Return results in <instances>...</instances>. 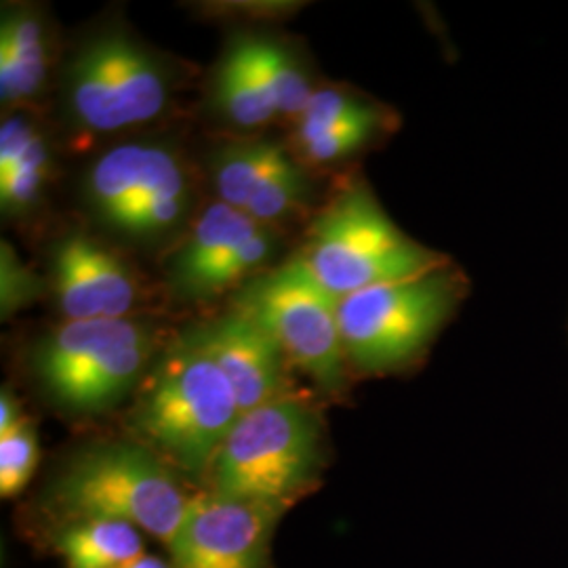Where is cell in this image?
<instances>
[{"label": "cell", "mask_w": 568, "mask_h": 568, "mask_svg": "<svg viewBox=\"0 0 568 568\" xmlns=\"http://www.w3.org/2000/svg\"><path fill=\"white\" fill-rule=\"evenodd\" d=\"M194 495L185 478L135 438H103L70 450L39 493L47 530L74 520H121L171 544Z\"/></svg>", "instance_id": "1"}, {"label": "cell", "mask_w": 568, "mask_h": 568, "mask_svg": "<svg viewBox=\"0 0 568 568\" xmlns=\"http://www.w3.org/2000/svg\"><path fill=\"white\" fill-rule=\"evenodd\" d=\"M241 415L224 371L182 331L163 345L143 375L131 398L129 429L131 438L204 490L213 462Z\"/></svg>", "instance_id": "2"}, {"label": "cell", "mask_w": 568, "mask_h": 568, "mask_svg": "<svg viewBox=\"0 0 568 568\" xmlns=\"http://www.w3.org/2000/svg\"><path fill=\"white\" fill-rule=\"evenodd\" d=\"M79 196L103 234L140 251L180 243L201 213L185 156L175 145L148 138L100 152L82 171Z\"/></svg>", "instance_id": "3"}, {"label": "cell", "mask_w": 568, "mask_h": 568, "mask_svg": "<svg viewBox=\"0 0 568 568\" xmlns=\"http://www.w3.org/2000/svg\"><path fill=\"white\" fill-rule=\"evenodd\" d=\"M326 466L325 422L293 394L241 415L204 490L288 511L321 487Z\"/></svg>", "instance_id": "4"}, {"label": "cell", "mask_w": 568, "mask_h": 568, "mask_svg": "<svg viewBox=\"0 0 568 568\" xmlns=\"http://www.w3.org/2000/svg\"><path fill=\"white\" fill-rule=\"evenodd\" d=\"M161 349L148 321H63L32 345L30 373L63 415L100 417L135 396Z\"/></svg>", "instance_id": "5"}, {"label": "cell", "mask_w": 568, "mask_h": 568, "mask_svg": "<svg viewBox=\"0 0 568 568\" xmlns=\"http://www.w3.org/2000/svg\"><path fill=\"white\" fill-rule=\"evenodd\" d=\"M175 91L173 63L116 26L82 39L61 68L63 119L91 138L119 135L163 119Z\"/></svg>", "instance_id": "6"}, {"label": "cell", "mask_w": 568, "mask_h": 568, "mask_svg": "<svg viewBox=\"0 0 568 568\" xmlns=\"http://www.w3.org/2000/svg\"><path fill=\"white\" fill-rule=\"evenodd\" d=\"M295 257L339 300L448 264L389 220L365 180L345 183L318 211Z\"/></svg>", "instance_id": "7"}, {"label": "cell", "mask_w": 568, "mask_h": 568, "mask_svg": "<svg viewBox=\"0 0 568 568\" xmlns=\"http://www.w3.org/2000/svg\"><path fill=\"white\" fill-rule=\"evenodd\" d=\"M466 284L448 262L344 297L339 328L349 371L387 375L415 365L464 302Z\"/></svg>", "instance_id": "8"}, {"label": "cell", "mask_w": 568, "mask_h": 568, "mask_svg": "<svg viewBox=\"0 0 568 568\" xmlns=\"http://www.w3.org/2000/svg\"><path fill=\"white\" fill-rule=\"evenodd\" d=\"M339 302L293 255L244 283L232 307L264 326L291 366H297L314 386L326 396H337L349 377Z\"/></svg>", "instance_id": "9"}, {"label": "cell", "mask_w": 568, "mask_h": 568, "mask_svg": "<svg viewBox=\"0 0 568 568\" xmlns=\"http://www.w3.org/2000/svg\"><path fill=\"white\" fill-rule=\"evenodd\" d=\"M283 248L276 227L257 224L230 204L209 203L166 257L171 295L183 304H206L239 291L265 270Z\"/></svg>", "instance_id": "10"}, {"label": "cell", "mask_w": 568, "mask_h": 568, "mask_svg": "<svg viewBox=\"0 0 568 568\" xmlns=\"http://www.w3.org/2000/svg\"><path fill=\"white\" fill-rule=\"evenodd\" d=\"M206 173L217 201L257 224L276 227L304 215L314 199L310 169L288 145L239 135L206 154Z\"/></svg>", "instance_id": "11"}, {"label": "cell", "mask_w": 568, "mask_h": 568, "mask_svg": "<svg viewBox=\"0 0 568 568\" xmlns=\"http://www.w3.org/2000/svg\"><path fill=\"white\" fill-rule=\"evenodd\" d=\"M284 514L201 490L166 546L169 562L173 568H274L272 544Z\"/></svg>", "instance_id": "12"}, {"label": "cell", "mask_w": 568, "mask_h": 568, "mask_svg": "<svg viewBox=\"0 0 568 568\" xmlns=\"http://www.w3.org/2000/svg\"><path fill=\"white\" fill-rule=\"evenodd\" d=\"M51 293L63 321L133 318L142 288L133 270L87 232H70L53 243Z\"/></svg>", "instance_id": "13"}, {"label": "cell", "mask_w": 568, "mask_h": 568, "mask_svg": "<svg viewBox=\"0 0 568 568\" xmlns=\"http://www.w3.org/2000/svg\"><path fill=\"white\" fill-rule=\"evenodd\" d=\"M185 333L224 371L243 413L293 396L288 358L274 337L251 316L232 307Z\"/></svg>", "instance_id": "14"}, {"label": "cell", "mask_w": 568, "mask_h": 568, "mask_svg": "<svg viewBox=\"0 0 568 568\" xmlns=\"http://www.w3.org/2000/svg\"><path fill=\"white\" fill-rule=\"evenodd\" d=\"M55 180V152L30 110L7 112L0 124V213L9 224L34 222Z\"/></svg>", "instance_id": "15"}, {"label": "cell", "mask_w": 568, "mask_h": 568, "mask_svg": "<svg viewBox=\"0 0 568 568\" xmlns=\"http://www.w3.org/2000/svg\"><path fill=\"white\" fill-rule=\"evenodd\" d=\"M53 65L51 26L32 4H2L0 13V105L30 110L49 89Z\"/></svg>", "instance_id": "16"}, {"label": "cell", "mask_w": 568, "mask_h": 568, "mask_svg": "<svg viewBox=\"0 0 568 568\" xmlns=\"http://www.w3.org/2000/svg\"><path fill=\"white\" fill-rule=\"evenodd\" d=\"M209 110L243 138L257 135L270 122L278 121L243 34L225 44L209 87Z\"/></svg>", "instance_id": "17"}, {"label": "cell", "mask_w": 568, "mask_h": 568, "mask_svg": "<svg viewBox=\"0 0 568 568\" xmlns=\"http://www.w3.org/2000/svg\"><path fill=\"white\" fill-rule=\"evenodd\" d=\"M63 568H124L145 554L142 530L121 520L89 518L47 530Z\"/></svg>", "instance_id": "18"}, {"label": "cell", "mask_w": 568, "mask_h": 568, "mask_svg": "<svg viewBox=\"0 0 568 568\" xmlns=\"http://www.w3.org/2000/svg\"><path fill=\"white\" fill-rule=\"evenodd\" d=\"M356 126L394 129L396 114L392 108L366 98L361 91L337 84H323L312 93L304 112L293 122L291 143L300 145Z\"/></svg>", "instance_id": "19"}, {"label": "cell", "mask_w": 568, "mask_h": 568, "mask_svg": "<svg viewBox=\"0 0 568 568\" xmlns=\"http://www.w3.org/2000/svg\"><path fill=\"white\" fill-rule=\"evenodd\" d=\"M248 55L262 77L265 91L278 112V121H297L305 103L318 89L307 61L291 42L270 34L243 32Z\"/></svg>", "instance_id": "20"}, {"label": "cell", "mask_w": 568, "mask_h": 568, "mask_svg": "<svg viewBox=\"0 0 568 568\" xmlns=\"http://www.w3.org/2000/svg\"><path fill=\"white\" fill-rule=\"evenodd\" d=\"M41 464L37 424L26 417L20 426L0 436V497L16 499L30 485Z\"/></svg>", "instance_id": "21"}, {"label": "cell", "mask_w": 568, "mask_h": 568, "mask_svg": "<svg viewBox=\"0 0 568 568\" xmlns=\"http://www.w3.org/2000/svg\"><path fill=\"white\" fill-rule=\"evenodd\" d=\"M47 283L32 267L23 264L9 243L0 246V312L2 318H13L23 307H30L44 295Z\"/></svg>", "instance_id": "22"}, {"label": "cell", "mask_w": 568, "mask_h": 568, "mask_svg": "<svg viewBox=\"0 0 568 568\" xmlns=\"http://www.w3.org/2000/svg\"><path fill=\"white\" fill-rule=\"evenodd\" d=\"M23 419H26V415L21 410L18 396L13 394L11 387H2V392H0V436L16 429Z\"/></svg>", "instance_id": "23"}, {"label": "cell", "mask_w": 568, "mask_h": 568, "mask_svg": "<svg viewBox=\"0 0 568 568\" xmlns=\"http://www.w3.org/2000/svg\"><path fill=\"white\" fill-rule=\"evenodd\" d=\"M124 568H173L169 558H161V556H152V554H143L138 560H133L129 567Z\"/></svg>", "instance_id": "24"}]
</instances>
